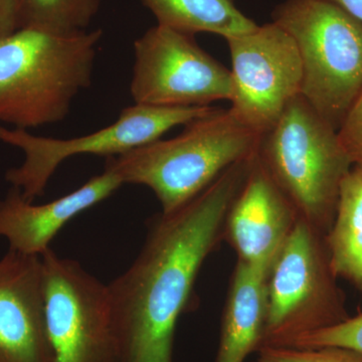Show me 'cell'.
<instances>
[{
	"instance_id": "6da1fadb",
	"label": "cell",
	"mask_w": 362,
	"mask_h": 362,
	"mask_svg": "<svg viewBox=\"0 0 362 362\" xmlns=\"http://www.w3.org/2000/svg\"><path fill=\"white\" fill-rule=\"evenodd\" d=\"M252 157L185 206L154 218L134 262L108 284L117 362H173L176 325L202 265L225 237L226 216Z\"/></svg>"
},
{
	"instance_id": "7a4b0ae2",
	"label": "cell",
	"mask_w": 362,
	"mask_h": 362,
	"mask_svg": "<svg viewBox=\"0 0 362 362\" xmlns=\"http://www.w3.org/2000/svg\"><path fill=\"white\" fill-rule=\"evenodd\" d=\"M101 28H21L0 37V122L20 129L61 122L92 83Z\"/></svg>"
},
{
	"instance_id": "3957f363",
	"label": "cell",
	"mask_w": 362,
	"mask_h": 362,
	"mask_svg": "<svg viewBox=\"0 0 362 362\" xmlns=\"http://www.w3.org/2000/svg\"><path fill=\"white\" fill-rule=\"evenodd\" d=\"M185 126L170 139L109 157L105 169L123 185L150 188L161 213L169 214L194 199L233 164L256 154L262 138L230 109L218 107Z\"/></svg>"
},
{
	"instance_id": "277c9868",
	"label": "cell",
	"mask_w": 362,
	"mask_h": 362,
	"mask_svg": "<svg viewBox=\"0 0 362 362\" xmlns=\"http://www.w3.org/2000/svg\"><path fill=\"white\" fill-rule=\"evenodd\" d=\"M258 156L299 218L325 235L341 181L354 166L337 130L299 95L262 136Z\"/></svg>"
},
{
	"instance_id": "5b68a950",
	"label": "cell",
	"mask_w": 362,
	"mask_h": 362,
	"mask_svg": "<svg viewBox=\"0 0 362 362\" xmlns=\"http://www.w3.org/2000/svg\"><path fill=\"white\" fill-rule=\"evenodd\" d=\"M272 18L297 45L301 96L338 130L362 93V23L327 0H285Z\"/></svg>"
},
{
	"instance_id": "8992f818",
	"label": "cell",
	"mask_w": 362,
	"mask_h": 362,
	"mask_svg": "<svg viewBox=\"0 0 362 362\" xmlns=\"http://www.w3.org/2000/svg\"><path fill=\"white\" fill-rule=\"evenodd\" d=\"M337 278L324 235L299 218L269 272L262 347L286 346L349 318Z\"/></svg>"
},
{
	"instance_id": "52a82bcc",
	"label": "cell",
	"mask_w": 362,
	"mask_h": 362,
	"mask_svg": "<svg viewBox=\"0 0 362 362\" xmlns=\"http://www.w3.org/2000/svg\"><path fill=\"white\" fill-rule=\"evenodd\" d=\"M214 108L134 104L123 109L111 125L71 139L42 137L25 129H8L0 125V141L21 149L25 156L20 166L7 170L6 180L20 190L23 199L33 202L44 194L52 176L70 157L90 154L109 158L121 156L161 139V136L176 126L187 125Z\"/></svg>"
},
{
	"instance_id": "ba28073f",
	"label": "cell",
	"mask_w": 362,
	"mask_h": 362,
	"mask_svg": "<svg viewBox=\"0 0 362 362\" xmlns=\"http://www.w3.org/2000/svg\"><path fill=\"white\" fill-rule=\"evenodd\" d=\"M54 362H117L108 285L51 247L40 256Z\"/></svg>"
},
{
	"instance_id": "9c48e42d",
	"label": "cell",
	"mask_w": 362,
	"mask_h": 362,
	"mask_svg": "<svg viewBox=\"0 0 362 362\" xmlns=\"http://www.w3.org/2000/svg\"><path fill=\"white\" fill-rule=\"evenodd\" d=\"M130 92L134 104L202 107L230 101V70L207 54L194 35L157 25L133 45Z\"/></svg>"
},
{
	"instance_id": "30bf717a",
	"label": "cell",
	"mask_w": 362,
	"mask_h": 362,
	"mask_svg": "<svg viewBox=\"0 0 362 362\" xmlns=\"http://www.w3.org/2000/svg\"><path fill=\"white\" fill-rule=\"evenodd\" d=\"M232 61L233 116L263 136L301 95L303 68L294 40L277 23L226 39Z\"/></svg>"
},
{
	"instance_id": "8fae6325",
	"label": "cell",
	"mask_w": 362,
	"mask_h": 362,
	"mask_svg": "<svg viewBox=\"0 0 362 362\" xmlns=\"http://www.w3.org/2000/svg\"><path fill=\"white\" fill-rule=\"evenodd\" d=\"M299 221L296 209L264 168L258 151L225 223L223 240L238 261L271 269Z\"/></svg>"
},
{
	"instance_id": "7c38bea8",
	"label": "cell",
	"mask_w": 362,
	"mask_h": 362,
	"mask_svg": "<svg viewBox=\"0 0 362 362\" xmlns=\"http://www.w3.org/2000/svg\"><path fill=\"white\" fill-rule=\"evenodd\" d=\"M0 362H54L45 324L42 259H0Z\"/></svg>"
},
{
	"instance_id": "4fadbf2b",
	"label": "cell",
	"mask_w": 362,
	"mask_h": 362,
	"mask_svg": "<svg viewBox=\"0 0 362 362\" xmlns=\"http://www.w3.org/2000/svg\"><path fill=\"white\" fill-rule=\"evenodd\" d=\"M122 185L118 176L105 169L78 189L45 204L26 201L13 187L0 199V237L13 251L40 257L69 221L110 197Z\"/></svg>"
},
{
	"instance_id": "5bb4252c",
	"label": "cell",
	"mask_w": 362,
	"mask_h": 362,
	"mask_svg": "<svg viewBox=\"0 0 362 362\" xmlns=\"http://www.w3.org/2000/svg\"><path fill=\"white\" fill-rule=\"evenodd\" d=\"M270 269L237 262L223 307L214 362H245L263 345Z\"/></svg>"
},
{
	"instance_id": "9a60e30c",
	"label": "cell",
	"mask_w": 362,
	"mask_h": 362,
	"mask_svg": "<svg viewBox=\"0 0 362 362\" xmlns=\"http://www.w3.org/2000/svg\"><path fill=\"white\" fill-rule=\"evenodd\" d=\"M324 239L335 276L362 289V165L352 166L343 178Z\"/></svg>"
},
{
	"instance_id": "2e32d148",
	"label": "cell",
	"mask_w": 362,
	"mask_h": 362,
	"mask_svg": "<svg viewBox=\"0 0 362 362\" xmlns=\"http://www.w3.org/2000/svg\"><path fill=\"white\" fill-rule=\"evenodd\" d=\"M157 25L195 35L214 33L223 39L254 30L259 25L240 11L235 0H141Z\"/></svg>"
},
{
	"instance_id": "e0dca14e",
	"label": "cell",
	"mask_w": 362,
	"mask_h": 362,
	"mask_svg": "<svg viewBox=\"0 0 362 362\" xmlns=\"http://www.w3.org/2000/svg\"><path fill=\"white\" fill-rule=\"evenodd\" d=\"M21 28L71 33L87 30L101 0H16Z\"/></svg>"
},
{
	"instance_id": "ac0fdd59",
	"label": "cell",
	"mask_w": 362,
	"mask_h": 362,
	"mask_svg": "<svg viewBox=\"0 0 362 362\" xmlns=\"http://www.w3.org/2000/svg\"><path fill=\"white\" fill-rule=\"evenodd\" d=\"M288 347L317 349V347H341L362 354V314L346 318L334 324L295 338Z\"/></svg>"
},
{
	"instance_id": "d6986e66",
	"label": "cell",
	"mask_w": 362,
	"mask_h": 362,
	"mask_svg": "<svg viewBox=\"0 0 362 362\" xmlns=\"http://www.w3.org/2000/svg\"><path fill=\"white\" fill-rule=\"evenodd\" d=\"M252 362H362V354L341 347L263 346Z\"/></svg>"
},
{
	"instance_id": "ffe728a7",
	"label": "cell",
	"mask_w": 362,
	"mask_h": 362,
	"mask_svg": "<svg viewBox=\"0 0 362 362\" xmlns=\"http://www.w3.org/2000/svg\"><path fill=\"white\" fill-rule=\"evenodd\" d=\"M338 139L354 165H362V93L343 119Z\"/></svg>"
},
{
	"instance_id": "44dd1931",
	"label": "cell",
	"mask_w": 362,
	"mask_h": 362,
	"mask_svg": "<svg viewBox=\"0 0 362 362\" xmlns=\"http://www.w3.org/2000/svg\"><path fill=\"white\" fill-rule=\"evenodd\" d=\"M20 28L16 0H0V37Z\"/></svg>"
},
{
	"instance_id": "7402d4cb",
	"label": "cell",
	"mask_w": 362,
	"mask_h": 362,
	"mask_svg": "<svg viewBox=\"0 0 362 362\" xmlns=\"http://www.w3.org/2000/svg\"><path fill=\"white\" fill-rule=\"evenodd\" d=\"M327 1L337 4L362 23V0H327Z\"/></svg>"
}]
</instances>
